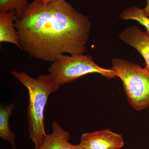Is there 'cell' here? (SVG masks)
Instances as JSON below:
<instances>
[{"mask_svg":"<svg viewBox=\"0 0 149 149\" xmlns=\"http://www.w3.org/2000/svg\"><path fill=\"white\" fill-rule=\"evenodd\" d=\"M91 25L88 17L65 0L33 1L15 20L22 50L32 57L51 62L65 53H85Z\"/></svg>","mask_w":149,"mask_h":149,"instance_id":"1","label":"cell"},{"mask_svg":"<svg viewBox=\"0 0 149 149\" xmlns=\"http://www.w3.org/2000/svg\"><path fill=\"white\" fill-rule=\"evenodd\" d=\"M11 74L27 88L29 102L27 120L29 138L34 143V149L42 145L46 133L44 111L49 96L55 93L60 86L49 73L35 78L27 72L12 71Z\"/></svg>","mask_w":149,"mask_h":149,"instance_id":"2","label":"cell"},{"mask_svg":"<svg viewBox=\"0 0 149 149\" xmlns=\"http://www.w3.org/2000/svg\"><path fill=\"white\" fill-rule=\"evenodd\" d=\"M112 69L122 80L129 103L137 111L149 107V71L123 59L112 60Z\"/></svg>","mask_w":149,"mask_h":149,"instance_id":"3","label":"cell"},{"mask_svg":"<svg viewBox=\"0 0 149 149\" xmlns=\"http://www.w3.org/2000/svg\"><path fill=\"white\" fill-rule=\"evenodd\" d=\"M48 71L56 83L60 87L91 73H97L107 78L116 77L114 70L99 66L88 54H63L52 62Z\"/></svg>","mask_w":149,"mask_h":149,"instance_id":"4","label":"cell"},{"mask_svg":"<svg viewBox=\"0 0 149 149\" xmlns=\"http://www.w3.org/2000/svg\"><path fill=\"white\" fill-rule=\"evenodd\" d=\"M124 145L121 134L104 129L83 133L77 146L80 149H119Z\"/></svg>","mask_w":149,"mask_h":149,"instance_id":"5","label":"cell"},{"mask_svg":"<svg viewBox=\"0 0 149 149\" xmlns=\"http://www.w3.org/2000/svg\"><path fill=\"white\" fill-rule=\"evenodd\" d=\"M120 40L136 49L146 61L149 71V37L139 27L134 25L124 29L119 34Z\"/></svg>","mask_w":149,"mask_h":149,"instance_id":"6","label":"cell"},{"mask_svg":"<svg viewBox=\"0 0 149 149\" xmlns=\"http://www.w3.org/2000/svg\"><path fill=\"white\" fill-rule=\"evenodd\" d=\"M52 132L47 134L42 145L33 149H80L69 143L70 135L56 121L52 123Z\"/></svg>","mask_w":149,"mask_h":149,"instance_id":"7","label":"cell"},{"mask_svg":"<svg viewBox=\"0 0 149 149\" xmlns=\"http://www.w3.org/2000/svg\"><path fill=\"white\" fill-rule=\"evenodd\" d=\"M16 19L15 11L0 13V42L11 43L22 50L15 27Z\"/></svg>","mask_w":149,"mask_h":149,"instance_id":"8","label":"cell"},{"mask_svg":"<svg viewBox=\"0 0 149 149\" xmlns=\"http://www.w3.org/2000/svg\"><path fill=\"white\" fill-rule=\"evenodd\" d=\"M14 105L13 103L1 105L0 107V137L3 141H8L10 143L13 149H16L15 146V135L11 130L9 120L13 113Z\"/></svg>","mask_w":149,"mask_h":149,"instance_id":"9","label":"cell"},{"mask_svg":"<svg viewBox=\"0 0 149 149\" xmlns=\"http://www.w3.org/2000/svg\"><path fill=\"white\" fill-rule=\"evenodd\" d=\"M119 17L123 20H133L138 22L146 29L145 32L149 37V17L144 13L143 9L133 6L123 11Z\"/></svg>","mask_w":149,"mask_h":149,"instance_id":"10","label":"cell"},{"mask_svg":"<svg viewBox=\"0 0 149 149\" xmlns=\"http://www.w3.org/2000/svg\"><path fill=\"white\" fill-rule=\"evenodd\" d=\"M29 3L28 0H0V13L15 11L16 19L24 13Z\"/></svg>","mask_w":149,"mask_h":149,"instance_id":"11","label":"cell"},{"mask_svg":"<svg viewBox=\"0 0 149 149\" xmlns=\"http://www.w3.org/2000/svg\"><path fill=\"white\" fill-rule=\"evenodd\" d=\"M147 4L146 7L143 9L145 14L149 17V0H147Z\"/></svg>","mask_w":149,"mask_h":149,"instance_id":"12","label":"cell"},{"mask_svg":"<svg viewBox=\"0 0 149 149\" xmlns=\"http://www.w3.org/2000/svg\"><path fill=\"white\" fill-rule=\"evenodd\" d=\"M34 1H35L44 3H46L49 2L54 1V0H34Z\"/></svg>","mask_w":149,"mask_h":149,"instance_id":"13","label":"cell"}]
</instances>
